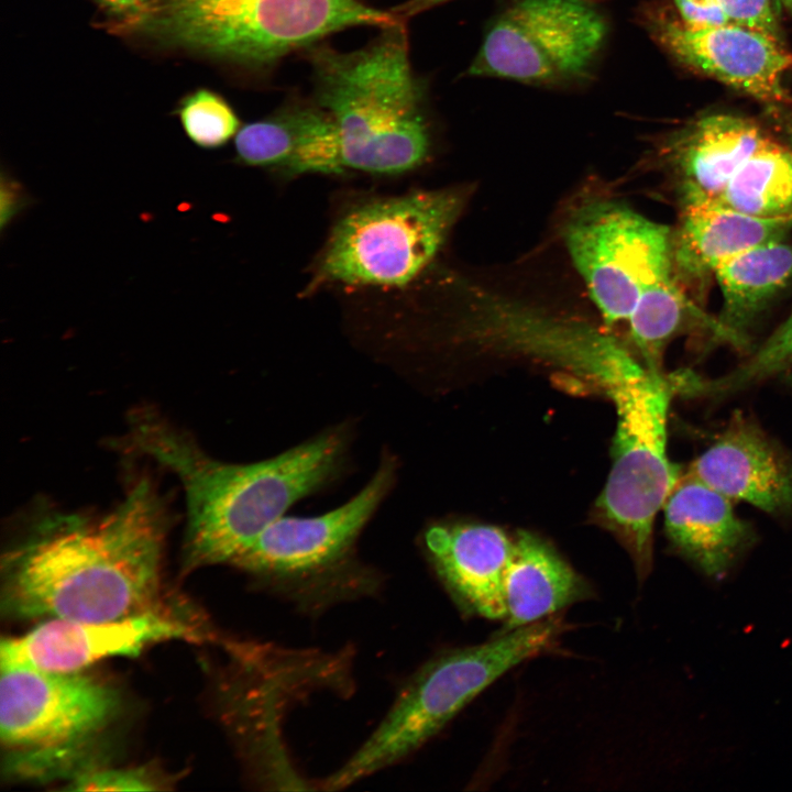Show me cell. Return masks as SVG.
<instances>
[{
  "label": "cell",
  "mask_w": 792,
  "mask_h": 792,
  "mask_svg": "<svg viewBox=\"0 0 792 792\" xmlns=\"http://www.w3.org/2000/svg\"><path fill=\"white\" fill-rule=\"evenodd\" d=\"M730 22L783 41L772 0H719Z\"/></svg>",
  "instance_id": "cell-26"
},
{
  "label": "cell",
  "mask_w": 792,
  "mask_h": 792,
  "mask_svg": "<svg viewBox=\"0 0 792 792\" xmlns=\"http://www.w3.org/2000/svg\"><path fill=\"white\" fill-rule=\"evenodd\" d=\"M604 18L581 0H517L488 28L468 74L530 85L584 78L606 37Z\"/></svg>",
  "instance_id": "cell-10"
},
{
  "label": "cell",
  "mask_w": 792,
  "mask_h": 792,
  "mask_svg": "<svg viewBox=\"0 0 792 792\" xmlns=\"http://www.w3.org/2000/svg\"><path fill=\"white\" fill-rule=\"evenodd\" d=\"M732 499L686 473L664 505V528L673 548L705 575L722 579L749 546L752 532Z\"/></svg>",
  "instance_id": "cell-19"
},
{
  "label": "cell",
  "mask_w": 792,
  "mask_h": 792,
  "mask_svg": "<svg viewBox=\"0 0 792 792\" xmlns=\"http://www.w3.org/2000/svg\"><path fill=\"white\" fill-rule=\"evenodd\" d=\"M176 113L187 138L206 150L223 146L240 129V120L232 107L208 89L185 97Z\"/></svg>",
  "instance_id": "cell-23"
},
{
  "label": "cell",
  "mask_w": 792,
  "mask_h": 792,
  "mask_svg": "<svg viewBox=\"0 0 792 792\" xmlns=\"http://www.w3.org/2000/svg\"><path fill=\"white\" fill-rule=\"evenodd\" d=\"M688 473L766 513L792 512V458L741 417L691 463Z\"/></svg>",
  "instance_id": "cell-14"
},
{
  "label": "cell",
  "mask_w": 792,
  "mask_h": 792,
  "mask_svg": "<svg viewBox=\"0 0 792 792\" xmlns=\"http://www.w3.org/2000/svg\"><path fill=\"white\" fill-rule=\"evenodd\" d=\"M0 669V738L12 778L69 772L118 715V692L80 671L8 661Z\"/></svg>",
  "instance_id": "cell-8"
},
{
  "label": "cell",
  "mask_w": 792,
  "mask_h": 792,
  "mask_svg": "<svg viewBox=\"0 0 792 792\" xmlns=\"http://www.w3.org/2000/svg\"><path fill=\"white\" fill-rule=\"evenodd\" d=\"M451 0H409L396 7L393 11L405 20L406 18L433 9Z\"/></svg>",
  "instance_id": "cell-30"
},
{
  "label": "cell",
  "mask_w": 792,
  "mask_h": 792,
  "mask_svg": "<svg viewBox=\"0 0 792 792\" xmlns=\"http://www.w3.org/2000/svg\"><path fill=\"white\" fill-rule=\"evenodd\" d=\"M205 634L158 605L109 620L45 619L21 636L2 639L0 659L43 670L77 672L107 658L136 656L153 644L200 641Z\"/></svg>",
  "instance_id": "cell-12"
},
{
  "label": "cell",
  "mask_w": 792,
  "mask_h": 792,
  "mask_svg": "<svg viewBox=\"0 0 792 792\" xmlns=\"http://www.w3.org/2000/svg\"><path fill=\"white\" fill-rule=\"evenodd\" d=\"M468 196L460 187L421 190L354 208L336 224L312 286L406 284L437 256Z\"/></svg>",
  "instance_id": "cell-9"
},
{
  "label": "cell",
  "mask_w": 792,
  "mask_h": 792,
  "mask_svg": "<svg viewBox=\"0 0 792 792\" xmlns=\"http://www.w3.org/2000/svg\"><path fill=\"white\" fill-rule=\"evenodd\" d=\"M718 201L754 217L792 219V146L769 136L736 172Z\"/></svg>",
  "instance_id": "cell-22"
},
{
  "label": "cell",
  "mask_w": 792,
  "mask_h": 792,
  "mask_svg": "<svg viewBox=\"0 0 792 792\" xmlns=\"http://www.w3.org/2000/svg\"><path fill=\"white\" fill-rule=\"evenodd\" d=\"M646 28L684 66L754 98L766 109L792 106L783 82L792 54L782 41L733 22L691 28L660 12L646 16Z\"/></svg>",
  "instance_id": "cell-11"
},
{
  "label": "cell",
  "mask_w": 792,
  "mask_h": 792,
  "mask_svg": "<svg viewBox=\"0 0 792 792\" xmlns=\"http://www.w3.org/2000/svg\"><path fill=\"white\" fill-rule=\"evenodd\" d=\"M776 123L782 140L792 146V111L781 108L767 112ZM760 361L773 372H784L792 367V308L785 319L759 346Z\"/></svg>",
  "instance_id": "cell-24"
},
{
  "label": "cell",
  "mask_w": 792,
  "mask_h": 792,
  "mask_svg": "<svg viewBox=\"0 0 792 792\" xmlns=\"http://www.w3.org/2000/svg\"><path fill=\"white\" fill-rule=\"evenodd\" d=\"M568 255L608 327L637 338L683 309L685 289L672 257V229L616 198L590 196L561 224Z\"/></svg>",
  "instance_id": "cell-6"
},
{
  "label": "cell",
  "mask_w": 792,
  "mask_h": 792,
  "mask_svg": "<svg viewBox=\"0 0 792 792\" xmlns=\"http://www.w3.org/2000/svg\"><path fill=\"white\" fill-rule=\"evenodd\" d=\"M99 8L103 9L113 22H123L140 15L148 6L151 0H92Z\"/></svg>",
  "instance_id": "cell-28"
},
{
  "label": "cell",
  "mask_w": 792,
  "mask_h": 792,
  "mask_svg": "<svg viewBox=\"0 0 792 792\" xmlns=\"http://www.w3.org/2000/svg\"><path fill=\"white\" fill-rule=\"evenodd\" d=\"M425 547L439 579L469 615L504 620L503 584L514 538L482 524H441L425 534Z\"/></svg>",
  "instance_id": "cell-15"
},
{
  "label": "cell",
  "mask_w": 792,
  "mask_h": 792,
  "mask_svg": "<svg viewBox=\"0 0 792 792\" xmlns=\"http://www.w3.org/2000/svg\"><path fill=\"white\" fill-rule=\"evenodd\" d=\"M591 594L582 576L542 539L526 531L514 537L503 584V630L546 619Z\"/></svg>",
  "instance_id": "cell-20"
},
{
  "label": "cell",
  "mask_w": 792,
  "mask_h": 792,
  "mask_svg": "<svg viewBox=\"0 0 792 792\" xmlns=\"http://www.w3.org/2000/svg\"><path fill=\"white\" fill-rule=\"evenodd\" d=\"M348 438L331 429L273 458L227 463L150 407L132 411L120 449L173 472L186 499L183 563L187 571L230 563L297 501L337 473Z\"/></svg>",
  "instance_id": "cell-2"
},
{
  "label": "cell",
  "mask_w": 792,
  "mask_h": 792,
  "mask_svg": "<svg viewBox=\"0 0 792 792\" xmlns=\"http://www.w3.org/2000/svg\"><path fill=\"white\" fill-rule=\"evenodd\" d=\"M234 153L238 164L289 175L344 172L337 127L312 99L293 101L241 127L234 136Z\"/></svg>",
  "instance_id": "cell-17"
},
{
  "label": "cell",
  "mask_w": 792,
  "mask_h": 792,
  "mask_svg": "<svg viewBox=\"0 0 792 792\" xmlns=\"http://www.w3.org/2000/svg\"><path fill=\"white\" fill-rule=\"evenodd\" d=\"M73 791H147L158 788L157 780L144 768H90L73 776Z\"/></svg>",
  "instance_id": "cell-25"
},
{
  "label": "cell",
  "mask_w": 792,
  "mask_h": 792,
  "mask_svg": "<svg viewBox=\"0 0 792 792\" xmlns=\"http://www.w3.org/2000/svg\"><path fill=\"white\" fill-rule=\"evenodd\" d=\"M384 458L371 480L341 506L312 517L283 516L268 526L233 565L265 576H295L329 568L349 552L395 479Z\"/></svg>",
  "instance_id": "cell-13"
},
{
  "label": "cell",
  "mask_w": 792,
  "mask_h": 792,
  "mask_svg": "<svg viewBox=\"0 0 792 792\" xmlns=\"http://www.w3.org/2000/svg\"><path fill=\"white\" fill-rule=\"evenodd\" d=\"M564 629L547 618L427 662L407 682L377 728L321 790L343 789L392 766L435 736L469 702L517 664L552 650Z\"/></svg>",
  "instance_id": "cell-7"
},
{
  "label": "cell",
  "mask_w": 792,
  "mask_h": 792,
  "mask_svg": "<svg viewBox=\"0 0 792 792\" xmlns=\"http://www.w3.org/2000/svg\"><path fill=\"white\" fill-rule=\"evenodd\" d=\"M784 8L792 13V0H780Z\"/></svg>",
  "instance_id": "cell-31"
},
{
  "label": "cell",
  "mask_w": 792,
  "mask_h": 792,
  "mask_svg": "<svg viewBox=\"0 0 792 792\" xmlns=\"http://www.w3.org/2000/svg\"><path fill=\"white\" fill-rule=\"evenodd\" d=\"M4 176V175H3ZM2 194L8 196V200L3 199V206L8 205V207L2 209V228H4V223L13 218V216L19 212L24 206H25V195L22 191L21 186L11 179L10 177H2ZM2 206V207H3Z\"/></svg>",
  "instance_id": "cell-29"
},
{
  "label": "cell",
  "mask_w": 792,
  "mask_h": 792,
  "mask_svg": "<svg viewBox=\"0 0 792 792\" xmlns=\"http://www.w3.org/2000/svg\"><path fill=\"white\" fill-rule=\"evenodd\" d=\"M680 21L691 28H711L730 22L719 0H673Z\"/></svg>",
  "instance_id": "cell-27"
},
{
  "label": "cell",
  "mask_w": 792,
  "mask_h": 792,
  "mask_svg": "<svg viewBox=\"0 0 792 792\" xmlns=\"http://www.w3.org/2000/svg\"><path fill=\"white\" fill-rule=\"evenodd\" d=\"M768 138L755 120L730 113L703 116L668 136L663 152L676 179L679 205L718 201Z\"/></svg>",
  "instance_id": "cell-16"
},
{
  "label": "cell",
  "mask_w": 792,
  "mask_h": 792,
  "mask_svg": "<svg viewBox=\"0 0 792 792\" xmlns=\"http://www.w3.org/2000/svg\"><path fill=\"white\" fill-rule=\"evenodd\" d=\"M714 276L723 299L713 337L745 349L759 315L792 279V245L781 239L750 248L724 262Z\"/></svg>",
  "instance_id": "cell-21"
},
{
  "label": "cell",
  "mask_w": 792,
  "mask_h": 792,
  "mask_svg": "<svg viewBox=\"0 0 792 792\" xmlns=\"http://www.w3.org/2000/svg\"><path fill=\"white\" fill-rule=\"evenodd\" d=\"M148 476L101 515L42 509L1 561V607L16 619L99 622L158 606L170 527Z\"/></svg>",
  "instance_id": "cell-1"
},
{
  "label": "cell",
  "mask_w": 792,
  "mask_h": 792,
  "mask_svg": "<svg viewBox=\"0 0 792 792\" xmlns=\"http://www.w3.org/2000/svg\"><path fill=\"white\" fill-rule=\"evenodd\" d=\"M672 230L674 273L685 289L700 294L716 270L730 257L759 244L781 240L792 219L759 218L719 201L679 205Z\"/></svg>",
  "instance_id": "cell-18"
},
{
  "label": "cell",
  "mask_w": 792,
  "mask_h": 792,
  "mask_svg": "<svg viewBox=\"0 0 792 792\" xmlns=\"http://www.w3.org/2000/svg\"><path fill=\"white\" fill-rule=\"evenodd\" d=\"M574 370L593 378L615 405L613 464L595 517L645 580L652 566L656 515L679 480L667 453L668 413L676 394L673 378L648 367L612 336L590 348Z\"/></svg>",
  "instance_id": "cell-4"
},
{
  "label": "cell",
  "mask_w": 792,
  "mask_h": 792,
  "mask_svg": "<svg viewBox=\"0 0 792 792\" xmlns=\"http://www.w3.org/2000/svg\"><path fill=\"white\" fill-rule=\"evenodd\" d=\"M402 21L367 0H151L140 15L112 28L264 72L332 33Z\"/></svg>",
  "instance_id": "cell-5"
},
{
  "label": "cell",
  "mask_w": 792,
  "mask_h": 792,
  "mask_svg": "<svg viewBox=\"0 0 792 792\" xmlns=\"http://www.w3.org/2000/svg\"><path fill=\"white\" fill-rule=\"evenodd\" d=\"M312 100L332 118L342 165L394 175L419 166L430 148L426 87L414 72L404 21L361 48L308 50Z\"/></svg>",
  "instance_id": "cell-3"
}]
</instances>
